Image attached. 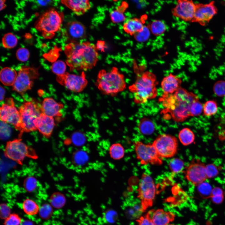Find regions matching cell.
Returning a JSON list of instances; mask_svg holds the SVG:
<instances>
[{
	"label": "cell",
	"instance_id": "6da1fadb",
	"mask_svg": "<svg viewBox=\"0 0 225 225\" xmlns=\"http://www.w3.org/2000/svg\"><path fill=\"white\" fill-rule=\"evenodd\" d=\"M64 51L71 71L91 69L98 59L95 45L88 41L70 42L65 45Z\"/></svg>",
	"mask_w": 225,
	"mask_h": 225
},
{
	"label": "cell",
	"instance_id": "7a4b0ae2",
	"mask_svg": "<svg viewBox=\"0 0 225 225\" xmlns=\"http://www.w3.org/2000/svg\"><path fill=\"white\" fill-rule=\"evenodd\" d=\"M192 92L180 87L174 93L163 94L159 99L164 108L162 113L177 122H181L190 116V109L192 102L198 98Z\"/></svg>",
	"mask_w": 225,
	"mask_h": 225
},
{
	"label": "cell",
	"instance_id": "3957f363",
	"mask_svg": "<svg viewBox=\"0 0 225 225\" xmlns=\"http://www.w3.org/2000/svg\"><path fill=\"white\" fill-rule=\"evenodd\" d=\"M156 77L152 73L146 71L137 77L135 82L129 87L134 94V101L138 104H143L148 100L155 98L158 92Z\"/></svg>",
	"mask_w": 225,
	"mask_h": 225
},
{
	"label": "cell",
	"instance_id": "277c9868",
	"mask_svg": "<svg viewBox=\"0 0 225 225\" xmlns=\"http://www.w3.org/2000/svg\"><path fill=\"white\" fill-rule=\"evenodd\" d=\"M96 84L102 93L112 96H115L126 88L124 76L115 67L108 71L100 70L98 74Z\"/></svg>",
	"mask_w": 225,
	"mask_h": 225
},
{
	"label": "cell",
	"instance_id": "5b68a950",
	"mask_svg": "<svg viewBox=\"0 0 225 225\" xmlns=\"http://www.w3.org/2000/svg\"><path fill=\"white\" fill-rule=\"evenodd\" d=\"M63 19V12L51 8L39 17L35 23V27L44 38L51 39L60 30Z\"/></svg>",
	"mask_w": 225,
	"mask_h": 225
},
{
	"label": "cell",
	"instance_id": "8992f818",
	"mask_svg": "<svg viewBox=\"0 0 225 225\" xmlns=\"http://www.w3.org/2000/svg\"><path fill=\"white\" fill-rule=\"evenodd\" d=\"M21 118V131L29 132L38 129V120L42 113L40 109L32 102H24L19 110Z\"/></svg>",
	"mask_w": 225,
	"mask_h": 225
},
{
	"label": "cell",
	"instance_id": "52a82bcc",
	"mask_svg": "<svg viewBox=\"0 0 225 225\" xmlns=\"http://www.w3.org/2000/svg\"><path fill=\"white\" fill-rule=\"evenodd\" d=\"M38 68L22 67L12 86V89L21 95L32 88L34 81L38 77Z\"/></svg>",
	"mask_w": 225,
	"mask_h": 225
},
{
	"label": "cell",
	"instance_id": "ba28073f",
	"mask_svg": "<svg viewBox=\"0 0 225 225\" xmlns=\"http://www.w3.org/2000/svg\"><path fill=\"white\" fill-rule=\"evenodd\" d=\"M156 192L155 184L152 177L143 173L138 189V197L144 211L152 205Z\"/></svg>",
	"mask_w": 225,
	"mask_h": 225
},
{
	"label": "cell",
	"instance_id": "9c48e42d",
	"mask_svg": "<svg viewBox=\"0 0 225 225\" xmlns=\"http://www.w3.org/2000/svg\"><path fill=\"white\" fill-rule=\"evenodd\" d=\"M134 147L137 158L141 164L160 165L162 163V158L152 144H145L137 141L134 142Z\"/></svg>",
	"mask_w": 225,
	"mask_h": 225
},
{
	"label": "cell",
	"instance_id": "30bf717a",
	"mask_svg": "<svg viewBox=\"0 0 225 225\" xmlns=\"http://www.w3.org/2000/svg\"><path fill=\"white\" fill-rule=\"evenodd\" d=\"M152 144L161 158L172 157L177 152L178 140L173 136L167 134L160 135L156 138Z\"/></svg>",
	"mask_w": 225,
	"mask_h": 225
},
{
	"label": "cell",
	"instance_id": "8fae6325",
	"mask_svg": "<svg viewBox=\"0 0 225 225\" xmlns=\"http://www.w3.org/2000/svg\"><path fill=\"white\" fill-rule=\"evenodd\" d=\"M56 80L60 84L75 92L82 91L88 84V81L83 71L80 75L66 72L63 75L57 76Z\"/></svg>",
	"mask_w": 225,
	"mask_h": 225
},
{
	"label": "cell",
	"instance_id": "7c38bea8",
	"mask_svg": "<svg viewBox=\"0 0 225 225\" xmlns=\"http://www.w3.org/2000/svg\"><path fill=\"white\" fill-rule=\"evenodd\" d=\"M6 103L0 108V120L13 125L16 129L21 130V118L19 112L14 105L12 98H7Z\"/></svg>",
	"mask_w": 225,
	"mask_h": 225
},
{
	"label": "cell",
	"instance_id": "4fadbf2b",
	"mask_svg": "<svg viewBox=\"0 0 225 225\" xmlns=\"http://www.w3.org/2000/svg\"><path fill=\"white\" fill-rule=\"evenodd\" d=\"M206 165L199 160L192 161L184 171L186 179L193 185L198 186L208 178Z\"/></svg>",
	"mask_w": 225,
	"mask_h": 225
},
{
	"label": "cell",
	"instance_id": "5bb4252c",
	"mask_svg": "<svg viewBox=\"0 0 225 225\" xmlns=\"http://www.w3.org/2000/svg\"><path fill=\"white\" fill-rule=\"evenodd\" d=\"M4 153L9 159L21 162L28 155L29 150L25 143L20 140L16 139L7 142Z\"/></svg>",
	"mask_w": 225,
	"mask_h": 225
},
{
	"label": "cell",
	"instance_id": "9a60e30c",
	"mask_svg": "<svg viewBox=\"0 0 225 225\" xmlns=\"http://www.w3.org/2000/svg\"><path fill=\"white\" fill-rule=\"evenodd\" d=\"M197 7L192 1L180 0L172 10L173 15L185 21L193 20Z\"/></svg>",
	"mask_w": 225,
	"mask_h": 225
},
{
	"label": "cell",
	"instance_id": "2e32d148",
	"mask_svg": "<svg viewBox=\"0 0 225 225\" xmlns=\"http://www.w3.org/2000/svg\"><path fill=\"white\" fill-rule=\"evenodd\" d=\"M216 12V8L212 3L200 5L196 8L194 19L204 24L211 19Z\"/></svg>",
	"mask_w": 225,
	"mask_h": 225
},
{
	"label": "cell",
	"instance_id": "e0dca14e",
	"mask_svg": "<svg viewBox=\"0 0 225 225\" xmlns=\"http://www.w3.org/2000/svg\"><path fill=\"white\" fill-rule=\"evenodd\" d=\"M63 105L58 102L52 98H46L43 100L40 109L42 113L50 117H60L62 116L61 110Z\"/></svg>",
	"mask_w": 225,
	"mask_h": 225
},
{
	"label": "cell",
	"instance_id": "ac0fdd59",
	"mask_svg": "<svg viewBox=\"0 0 225 225\" xmlns=\"http://www.w3.org/2000/svg\"><path fill=\"white\" fill-rule=\"evenodd\" d=\"M181 80L172 73L164 78L161 82V88L164 94L173 93L181 87Z\"/></svg>",
	"mask_w": 225,
	"mask_h": 225
},
{
	"label": "cell",
	"instance_id": "d6986e66",
	"mask_svg": "<svg viewBox=\"0 0 225 225\" xmlns=\"http://www.w3.org/2000/svg\"><path fill=\"white\" fill-rule=\"evenodd\" d=\"M61 2L78 16L83 14L90 9L91 6L88 0H63Z\"/></svg>",
	"mask_w": 225,
	"mask_h": 225
},
{
	"label": "cell",
	"instance_id": "ffe728a7",
	"mask_svg": "<svg viewBox=\"0 0 225 225\" xmlns=\"http://www.w3.org/2000/svg\"><path fill=\"white\" fill-rule=\"evenodd\" d=\"M55 125L52 117L41 113L38 120V129L41 134L46 137H49L52 132Z\"/></svg>",
	"mask_w": 225,
	"mask_h": 225
},
{
	"label": "cell",
	"instance_id": "44dd1931",
	"mask_svg": "<svg viewBox=\"0 0 225 225\" xmlns=\"http://www.w3.org/2000/svg\"><path fill=\"white\" fill-rule=\"evenodd\" d=\"M66 31L68 36L74 40L83 38L86 35L85 26L81 22L77 21L68 22Z\"/></svg>",
	"mask_w": 225,
	"mask_h": 225
},
{
	"label": "cell",
	"instance_id": "7402d4cb",
	"mask_svg": "<svg viewBox=\"0 0 225 225\" xmlns=\"http://www.w3.org/2000/svg\"><path fill=\"white\" fill-rule=\"evenodd\" d=\"M152 219L155 225H168L175 218V215L170 212H167L162 209L152 210Z\"/></svg>",
	"mask_w": 225,
	"mask_h": 225
},
{
	"label": "cell",
	"instance_id": "603a6c76",
	"mask_svg": "<svg viewBox=\"0 0 225 225\" xmlns=\"http://www.w3.org/2000/svg\"><path fill=\"white\" fill-rule=\"evenodd\" d=\"M125 212L128 218L131 219L139 218L145 211L140 200L132 199L128 202L125 207Z\"/></svg>",
	"mask_w": 225,
	"mask_h": 225
},
{
	"label": "cell",
	"instance_id": "cb8c5ba5",
	"mask_svg": "<svg viewBox=\"0 0 225 225\" xmlns=\"http://www.w3.org/2000/svg\"><path fill=\"white\" fill-rule=\"evenodd\" d=\"M17 75L16 72L13 69L9 67L4 68L0 72V81L5 85L12 86Z\"/></svg>",
	"mask_w": 225,
	"mask_h": 225
},
{
	"label": "cell",
	"instance_id": "d4e9b609",
	"mask_svg": "<svg viewBox=\"0 0 225 225\" xmlns=\"http://www.w3.org/2000/svg\"><path fill=\"white\" fill-rule=\"evenodd\" d=\"M144 26L140 19L133 18L127 20L124 23L123 29L128 34L134 35L141 30Z\"/></svg>",
	"mask_w": 225,
	"mask_h": 225
},
{
	"label": "cell",
	"instance_id": "484cf974",
	"mask_svg": "<svg viewBox=\"0 0 225 225\" xmlns=\"http://www.w3.org/2000/svg\"><path fill=\"white\" fill-rule=\"evenodd\" d=\"M155 127L153 121L147 117H144L139 121L138 129L139 132L144 135L152 134L155 130Z\"/></svg>",
	"mask_w": 225,
	"mask_h": 225
},
{
	"label": "cell",
	"instance_id": "4316f807",
	"mask_svg": "<svg viewBox=\"0 0 225 225\" xmlns=\"http://www.w3.org/2000/svg\"><path fill=\"white\" fill-rule=\"evenodd\" d=\"M128 3L126 2H123L115 10L111 12L110 18L112 22L117 23L125 20L126 17L124 13L128 7Z\"/></svg>",
	"mask_w": 225,
	"mask_h": 225
},
{
	"label": "cell",
	"instance_id": "83f0119b",
	"mask_svg": "<svg viewBox=\"0 0 225 225\" xmlns=\"http://www.w3.org/2000/svg\"><path fill=\"white\" fill-rule=\"evenodd\" d=\"M178 137L180 142L184 146L191 144L195 140V135L193 132L187 128L182 129L180 131Z\"/></svg>",
	"mask_w": 225,
	"mask_h": 225
},
{
	"label": "cell",
	"instance_id": "f1b7e54d",
	"mask_svg": "<svg viewBox=\"0 0 225 225\" xmlns=\"http://www.w3.org/2000/svg\"><path fill=\"white\" fill-rule=\"evenodd\" d=\"M22 206L23 211L28 215H34L38 212L39 208L38 204L31 199L28 198L25 200Z\"/></svg>",
	"mask_w": 225,
	"mask_h": 225
},
{
	"label": "cell",
	"instance_id": "f546056e",
	"mask_svg": "<svg viewBox=\"0 0 225 225\" xmlns=\"http://www.w3.org/2000/svg\"><path fill=\"white\" fill-rule=\"evenodd\" d=\"M149 28L153 35L156 36L160 35L165 31L166 27L165 23L160 20H155L152 22Z\"/></svg>",
	"mask_w": 225,
	"mask_h": 225
},
{
	"label": "cell",
	"instance_id": "4dcf8cb0",
	"mask_svg": "<svg viewBox=\"0 0 225 225\" xmlns=\"http://www.w3.org/2000/svg\"><path fill=\"white\" fill-rule=\"evenodd\" d=\"M66 201L64 196L61 193L58 192L53 193L50 199L51 206L56 208L62 207L65 204Z\"/></svg>",
	"mask_w": 225,
	"mask_h": 225
},
{
	"label": "cell",
	"instance_id": "1f68e13d",
	"mask_svg": "<svg viewBox=\"0 0 225 225\" xmlns=\"http://www.w3.org/2000/svg\"><path fill=\"white\" fill-rule=\"evenodd\" d=\"M18 40L16 36L11 32L7 33L4 35L2 39L3 47L6 48L11 49L17 45Z\"/></svg>",
	"mask_w": 225,
	"mask_h": 225
},
{
	"label": "cell",
	"instance_id": "d6a6232c",
	"mask_svg": "<svg viewBox=\"0 0 225 225\" xmlns=\"http://www.w3.org/2000/svg\"><path fill=\"white\" fill-rule=\"evenodd\" d=\"M124 152L123 147L118 143L113 144L109 148L110 156L114 159L119 160L121 159L123 157Z\"/></svg>",
	"mask_w": 225,
	"mask_h": 225
},
{
	"label": "cell",
	"instance_id": "836d02e7",
	"mask_svg": "<svg viewBox=\"0 0 225 225\" xmlns=\"http://www.w3.org/2000/svg\"><path fill=\"white\" fill-rule=\"evenodd\" d=\"M72 160L75 164L81 166L85 164L88 160V154L84 151L79 150L75 152L72 156Z\"/></svg>",
	"mask_w": 225,
	"mask_h": 225
},
{
	"label": "cell",
	"instance_id": "e575fe53",
	"mask_svg": "<svg viewBox=\"0 0 225 225\" xmlns=\"http://www.w3.org/2000/svg\"><path fill=\"white\" fill-rule=\"evenodd\" d=\"M169 166L170 170L173 173L177 174L183 170L184 163L182 160L177 158H174L170 161Z\"/></svg>",
	"mask_w": 225,
	"mask_h": 225
},
{
	"label": "cell",
	"instance_id": "d590c367",
	"mask_svg": "<svg viewBox=\"0 0 225 225\" xmlns=\"http://www.w3.org/2000/svg\"><path fill=\"white\" fill-rule=\"evenodd\" d=\"M218 111L216 102L213 100H209L205 102L203 106V113L205 115L210 116L215 114Z\"/></svg>",
	"mask_w": 225,
	"mask_h": 225
},
{
	"label": "cell",
	"instance_id": "8d00e7d4",
	"mask_svg": "<svg viewBox=\"0 0 225 225\" xmlns=\"http://www.w3.org/2000/svg\"><path fill=\"white\" fill-rule=\"evenodd\" d=\"M51 68L52 72L57 76L63 75L66 72V64L61 60H58L53 62Z\"/></svg>",
	"mask_w": 225,
	"mask_h": 225
},
{
	"label": "cell",
	"instance_id": "74e56055",
	"mask_svg": "<svg viewBox=\"0 0 225 225\" xmlns=\"http://www.w3.org/2000/svg\"><path fill=\"white\" fill-rule=\"evenodd\" d=\"M151 31L149 28L146 26H144L142 29L133 36L135 39L138 42H143L146 41L149 38Z\"/></svg>",
	"mask_w": 225,
	"mask_h": 225
},
{
	"label": "cell",
	"instance_id": "f35d334b",
	"mask_svg": "<svg viewBox=\"0 0 225 225\" xmlns=\"http://www.w3.org/2000/svg\"><path fill=\"white\" fill-rule=\"evenodd\" d=\"M203 110V106L199 101L198 98L192 103L190 109V116H196L200 115Z\"/></svg>",
	"mask_w": 225,
	"mask_h": 225
},
{
	"label": "cell",
	"instance_id": "ab89813d",
	"mask_svg": "<svg viewBox=\"0 0 225 225\" xmlns=\"http://www.w3.org/2000/svg\"><path fill=\"white\" fill-rule=\"evenodd\" d=\"M38 212L41 218L45 219H48L52 214V206L48 204H44L39 208Z\"/></svg>",
	"mask_w": 225,
	"mask_h": 225
},
{
	"label": "cell",
	"instance_id": "60d3db41",
	"mask_svg": "<svg viewBox=\"0 0 225 225\" xmlns=\"http://www.w3.org/2000/svg\"><path fill=\"white\" fill-rule=\"evenodd\" d=\"M38 185L36 178L32 176L27 178L25 180L23 185L25 189L28 192H31L35 190Z\"/></svg>",
	"mask_w": 225,
	"mask_h": 225
},
{
	"label": "cell",
	"instance_id": "b9f144b4",
	"mask_svg": "<svg viewBox=\"0 0 225 225\" xmlns=\"http://www.w3.org/2000/svg\"><path fill=\"white\" fill-rule=\"evenodd\" d=\"M212 202L217 204L222 202L223 200V193L222 189L216 187L212 189L210 196Z\"/></svg>",
	"mask_w": 225,
	"mask_h": 225
},
{
	"label": "cell",
	"instance_id": "7bdbcfd3",
	"mask_svg": "<svg viewBox=\"0 0 225 225\" xmlns=\"http://www.w3.org/2000/svg\"><path fill=\"white\" fill-rule=\"evenodd\" d=\"M213 91L216 95L222 97L225 96V81L219 80L217 82L213 87Z\"/></svg>",
	"mask_w": 225,
	"mask_h": 225
},
{
	"label": "cell",
	"instance_id": "ee69618b",
	"mask_svg": "<svg viewBox=\"0 0 225 225\" xmlns=\"http://www.w3.org/2000/svg\"><path fill=\"white\" fill-rule=\"evenodd\" d=\"M22 222L20 217L16 213L11 214L4 222V225H20Z\"/></svg>",
	"mask_w": 225,
	"mask_h": 225
},
{
	"label": "cell",
	"instance_id": "f6af8a7d",
	"mask_svg": "<svg viewBox=\"0 0 225 225\" xmlns=\"http://www.w3.org/2000/svg\"><path fill=\"white\" fill-rule=\"evenodd\" d=\"M16 56L19 61L25 62L30 57V52L27 48H21L17 50Z\"/></svg>",
	"mask_w": 225,
	"mask_h": 225
},
{
	"label": "cell",
	"instance_id": "bcb514c9",
	"mask_svg": "<svg viewBox=\"0 0 225 225\" xmlns=\"http://www.w3.org/2000/svg\"><path fill=\"white\" fill-rule=\"evenodd\" d=\"M197 186L198 190L200 194L203 196H211L212 189L208 183L204 182Z\"/></svg>",
	"mask_w": 225,
	"mask_h": 225
},
{
	"label": "cell",
	"instance_id": "7dc6e473",
	"mask_svg": "<svg viewBox=\"0 0 225 225\" xmlns=\"http://www.w3.org/2000/svg\"><path fill=\"white\" fill-rule=\"evenodd\" d=\"M152 210L149 211L145 215L138 218L137 221L138 225H155L152 219Z\"/></svg>",
	"mask_w": 225,
	"mask_h": 225
},
{
	"label": "cell",
	"instance_id": "c3c4849f",
	"mask_svg": "<svg viewBox=\"0 0 225 225\" xmlns=\"http://www.w3.org/2000/svg\"><path fill=\"white\" fill-rule=\"evenodd\" d=\"M72 143L75 145L80 146L84 144L86 139L83 134L80 132L73 133L71 137Z\"/></svg>",
	"mask_w": 225,
	"mask_h": 225
},
{
	"label": "cell",
	"instance_id": "681fc988",
	"mask_svg": "<svg viewBox=\"0 0 225 225\" xmlns=\"http://www.w3.org/2000/svg\"><path fill=\"white\" fill-rule=\"evenodd\" d=\"M205 171L208 178H213L218 175L219 172L217 167L212 164L206 165Z\"/></svg>",
	"mask_w": 225,
	"mask_h": 225
},
{
	"label": "cell",
	"instance_id": "f907efd6",
	"mask_svg": "<svg viewBox=\"0 0 225 225\" xmlns=\"http://www.w3.org/2000/svg\"><path fill=\"white\" fill-rule=\"evenodd\" d=\"M11 210L10 207L6 204H2L0 206L1 217L5 219L10 215Z\"/></svg>",
	"mask_w": 225,
	"mask_h": 225
},
{
	"label": "cell",
	"instance_id": "816d5d0a",
	"mask_svg": "<svg viewBox=\"0 0 225 225\" xmlns=\"http://www.w3.org/2000/svg\"><path fill=\"white\" fill-rule=\"evenodd\" d=\"M95 46L97 50L101 52H104L105 49L106 48L105 42L102 40H98Z\"/></svg>",
	"mask_w": 225,
	"mask_h": 225
},
{
	"label": "cell",
	"instance_id": "f5cc1de1",
	"mask_svg": "<svg viewBox=\"0 0 225 225\" xmlns=\"http://www.w3.org/2000/svg\"><path fill=\"white\" fill-rule=\"evenodd\" d=\"M115 213L113 211H109L107 212L105 214V218L109 222H112L114 221Z\"/></svg>",
	"mask_w": 225,
	"mask_h": 225
},
{
	"label": "cell",
	"instance_id": "db71d44e",
	"mask_svg": "<svg viewBox=\"0 0 225 225\" xmlns=\"http://www.w3.org/2000/svg\"><path fill=\"white\" fill-rule=\"evenodd\" d=\"M0 101H1L4 99V98L5 94V89L2 87L1 85L0 86Z\"/></svg>",
	"mask_w": 225,
	"mask_h": 225
},
{
	"label": "cell",
	"instance_id": "11a10c76",
	"mask_svg": "<svg viewBox=\"0 0 225 225\" xmlns=\"http://www.w3.org/2000/svg\"><path fill=\"white\" fill-rule=\"evenodd\" d=\"M20 225H35L33 222L30 220H25L22 221Z\"/></svg>",
	"mask_w": 225,
	"mask_h": 225
},
{
	"label": "cell",
	"instance_id": "9f6ffc18",
	"mask_svg": "<svg viewBox=\"0 0 225 225\" xmlns=\"http://www.w3.org/2000/svg\"><path fill=\"white\" fill-rule=\"evenodd\" d=\"M5 0H0V11H1L2 10H3L6 7V5L5 4Z\"/></svg>",
	"mask_w": 225,
	"mask_h": 225
},
{
	"label": "cell",
	"instance_id": "6f0895ef",
	"mask_svg": "<svg viewBox=\"0 0 225 225\" xmlns=\"http://www.w3.org/2000/svg\"><path fill=\"white\" fill-rule=\"evenodd\" d=\"M48 1H38L37 2L40 5H45L47 3Z\"/></svg>",
	"mask_w": 225,
	"mask_h": 225
},
{
	"label": "cell",
	"instance_id": "680465c9",
	"mask_svg": "<svg viewBox=\"0 0 225 225\" xmlns=\"http://www.w3.org/2000/svg\"><path fill=\"white\" fill-rule=\"evenodd\" d=\"M206 31H207V32H208V33H209L210 34H211L212 33V32H211L210 30L209 29H206Z\"/></svg>",
	"mask_w": 225,
	"mask_h": 225
},
{
	"label": "cell",
	"instance_id": "91938a15",
	"mask_svg": "<svg viewBox=\"0 0 225 225\" xmlns=\"http://www.w3.org/2000/svg\"><path fill=\"white\" fill-rule=\"evenodd\" d=\"M206 55H208V52H206Z\"/></svg>",
	"mask_w": 225,
	"mask_h": 225
},
{
	"label": "cell",
	"instance_id": "94428289",
	"mask_svg": "<svg viewBox=\"0 0 225 225\" xmlns=\"http://www.w3.org/2000/svg\"><path fill=\"white\" fill-rule=\"evenodd\" d=\"M168 225H174L171 224H168Z\"/></svg>",
	"mask_w": 225,
	"mask_h": 225
}]
</instances>
